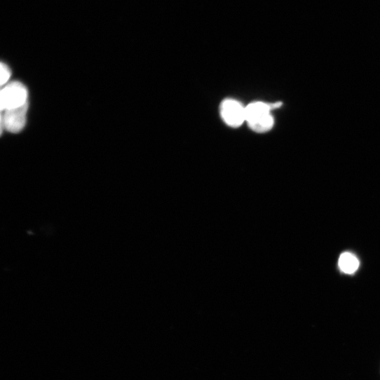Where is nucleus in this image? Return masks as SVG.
<instances>
[{
  "label": "nucleus",
  "mask_w": 380,
  "mask_h": 380,
  "mask_svg": "<svg viewBox=\"0 0 380 380\" xmlns=\"http://www.w3.org/2000/svg\"><path fill=\"white\" fill-rule=\"evenodd\" d=\"M246 121L250 128L257 133H266L274 125V119L271 115V103L255 102L245 108Z\"/></svg>",
  "instance_id": "f257e3e1"
},
{
  "label": "nucleus",
  "mask_w": 380,
  "mask_h": 380,
  "mask_svg": "<svg viewBox=\"0 0 380 380\" xmlns=\"http://www.w3.org/2000/svg\"><path fill=\"white\" fill-rule=\"evenodd\" d=\"M29 92L27 87L19 81L4 86L0 93V107L4 111L25 106L27 103Z\"/></svg>",
  "instance_id": "f03ea898"
},
{
  "label": "nucleus",
  "mask_w": 380,
  "mask_h": 380,
  "mask_svg": "<svg viewBox=\"0 0 380 380\" xmlns=\"http://www.w3.org/2000/svg\"><path fill=\"white\" fill-rule=\"evenodd\" d=\"M29 104L27 103L23 107L3 111L1 133H4V129L12 133H19L24 130L27 121Z\"/></svg>",
  "instance_id": "7ed1b4c3"
},
{
  "label": "nucleus",
  "mask_w": 380,
  "mask_h": 380,
  "mask_svg": "<svg viewBox=\"0 0 380 380\" xmlns=\"http://www.w3.org/2000/svg\"><path fill=\"white\" fill-rule=\"evenodd\" d=\"M245 108L238 101L227 99L221 104V115L228 125L238 128L246 121Z\"/></svg>",
  "instance_id": "20e7f679"
},
{
  "label": "nucleus",
  "mask_w": 380,
  "mask_h": 380,
  "mask_svg": "<svg viewBox=\"0 0 380 380\" xmlns=\"http://www.w3.org/2000/svg\"><path fill=\"white\" fill-rule=\"evenodd\" d=\"M339 267L343 273L353 274L359 267V261L353 254L345 252L339 257Z\"/></svg>",
  "instance_id": "39448f33"
},
{
  "label": "nucleus",
  "mask_w": 380,
  "mask_h": 380,
  "mask_svg": "<svg viewBox=\"0 0 380 380\" xmlns=\"http://www.w3.org/2000/svg\"><path fill=\"white\" fill-rule=\"evenodd\" d=\"M0 84L4 87L8 84L12 75L11 69L6 64L1 63L0 65Z\"/></svg>",
  "instance_id": "423d86ee"
}]
</instances>
